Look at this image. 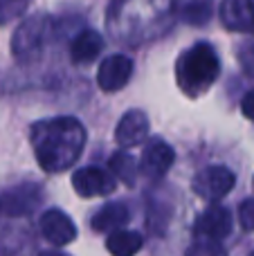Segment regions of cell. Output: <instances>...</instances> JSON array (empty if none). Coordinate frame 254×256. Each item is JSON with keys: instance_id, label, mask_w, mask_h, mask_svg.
Masks as SVG:
<instances>
[{"instance_id": "obj_1", "label": "cell", "mask_w": 254, "mask_h": 256, "mask_svg": "<svg viewBox=\"0 0 254 256\" xmlns=\"http://www.w3.org/2000/svg\"><path fill=\"white\" fill-rule=\"evenodd\" d=\"M30 137L36 160L48 173L68 171L86 148V128L74 117L36 122Z\"/></svg>"}, {"instance_id": "obj_2", "label": "cell", "mask_w": 254, "mask_h": 256, "mask_svg": "<svg viewBox=\"0 0 254 256\" xmlns=\"http://www.w3.org/2000/svg\"><path fill=\"white\" fill-rule=\"evenodd\" d=\"M220 74V58L210 43H196L180 54L176 66V79L187 97H200L212 88Z\"/></svg>"}, {"instance_id": "obj_3", "label": "cell", "mask_w": 254, "mask_h": 256, "mask_svg": "<svg viewBox=\"0 0 254 256\" xmlns=\"http://www.w3.org/2000/svg\"><path fill=\"white\" fill-rule=\"evenodd\" d=\"M48 32H50V18L45 16H34L27 18L12 38V50L14 56L20 61H30L36 54L43 50L45 40H48Z\"/></svg>"}, {"instance_id": "obj_4", "label": "cell", "mask_w": 254, "mask_h": 256, "mask_svg": "<svg viewBox=\"0 0 254 256\" xmlns=\"http://www.w3.org/2000/svg\"><path fill=\"white\" fill-rule=\"evenodd\" d=\"M234 182H236V176L230 171L228 166H220V164H214V166H205L202 171H198L194 176V194L200 196L207 202H218L225 196L232 191Z\"/></svg>"}, {"instance_id": "obj_5", "label": "cell", "mask_w": 254, "mask_h": 256, "mask_svg": "<svg viewBox=\"0 0 254 256\" xmlns=\"http://www.w3.org/2000/svg\"><path fill=\"white\" fill-rule=\"evenodd\" d=\"M117 180L110 171L99 166H84L74 171L72 176V186L81 198H97V196H108L115 191Z\"/></svg>"}, {"instance_id": "obj_6", "label": "cell", "mask_w": 254, "mask_h": 256, "mask_svg": "<svg viewBox=\"0 0 254 256\" xmlns=\"http://www.w3.org/2000/svg\"><path fill=\"white\" fill-rule=\"evenodd\" d=\"M133 76V58L126 54H112L104 58L97 70V84L104 92H117L122 90Z\"/></svg>"}, {"instance_id": "obj_7", "label": "cell", "mask_w": 254, "mask_h": 256, "mask_svg": "<svg viewBox=\"0 0 254 256\" xmlns=\"http://www.w3.org/2000/svg\"><path fill=\"white\" fill-rule=\"evenodd\" d=\"M196 236L205 240H216L220 243V238L230 236L232 232V214L230 209H225L223 204H210L205 212L198 216L196 225H194Z\"/></svg>"}, {"instance_id": "obj_8", "label": "cell", "mask_w": 254, "mask_h": 256, "mask_svg": "<svg viewBox=\"0 0 254 256\" xmlns=\"http://www.w3.org/2000/svg\"><path fill=\"white\" fill-rule=\"evenodd\" d=\"M174 162H176L174 148H171L164 140H153L144 146L142 160H140L138 166L144 176L158 180V178H162L171 166H174Z\"/></svg>"}, {"instance_id": "obj_9", "label": "cell", "mask_w": 254, "mask_h": 256, "mask_svg": "<svg viewBox=\"0 0 254 256\" xmlns=\"http://www.w3.org/2000/svg\"><path fill=\"white\" fill-rule=\"evenodd\" d=\"M40 232L43 236L50 240L52 245L61 248L68 245L76 238V227L72 222V218L68 216L61 209H48V212L40 216Z\"/></svg>"}, {"instance_id": "obj_10", "label": "cell", "mask_w": 254, "mask_h": 256, "mask_svg": "<svg viewBox=\"0 0 254 256\" xmlns=\"http://www.w3.org/2000/svg\"><path fill=\"white\" fill-rule=\"evenodd\" d=\"M220 20L232 32L254 34V0H223Z\"/></svg>"}, {"instance_id": "obj_11", "label": "cell", "mask_w": 254, "mask_h": 256, "mask_svg": "<svg viewBox=\"0 0 254 256\" xmlns=\"http://www.w3.org/2000/svg\"><path fill=\"white\" fill-rule=\"evenodd\" d=\"M146 135H148V117L142 110H128L115 128V140L124 148L138 146L142 140H146Z\"/></svg>"}, {"instance_id": "obj_12", "label": "cell", "mask_w": 254, "mask_h": 256, "mask_svg": "<svg viewBox=\"0 0 254 256\" xmlns=\"http://www.w3.org/2000/svg\"><path fill=\"white\" fill-rule=\"evenodd\" d=\"M40 202V189L34 184H20L16 189L7 191L2 198V207L12 216H20V214H30L36 204Z\"/></svg>"}, {"instance_id": "obj_13", "label": "cell", "mask_w": 254, "mask_h": 256, "mask_svg": "<svg viewBox=\"0 0 254 256\" xmlns=\"http://www.w3.org/2000/svg\"><path fill=\"white\" fill-rule=\"evenodd\" d=\"M128 218L130 212L124 202H108L94 214L90 225H92L94 232H110L112 234V232H120L128 222Z\"/></svg>"}, {"instance_id": "obj_14", "label": "cell", "mask_w": 254, "mask_h": 256, "mask_svg": "<svg viewBox=\"0 0 254 256\" xmlns=\"http://www.w3.org/2000/svg\"><path fill=\"white\" fill-rule=\"evenodd\" d=\"M104 50V38L99 32L94 30H84L79 36H74L70 45V58L74 63H90L102 54Z\"/></svg>"}, {"instance_id": "obj_15", "label": "cell", "mask_w": 254, "mask_h": 256, "mask_svg": "<svg viewBox=\"0 0 254 256\" xmlns=\"http://www.w3.org/2000/svg\"><path fill=\"white\" fill-rule=\"evenodd\" d=\"M142 243H144L142 234L130 230H120L108 236L106 248L112 256H135L142 250Z\"/></svg>"}, {"instance_id": "obj_16", "label": "cell", "mask_w": 254, "mask_h": 256, "mask_svg": "<svg viewBox=\"0 0 254 256\" xmlns=\"http://www.w3.org/2000/svg\"><path fill=\"white\" fill-rule=\"evenodd\" d=\"M108 166H110V173H112L115 180L120 178V180L126 182V184H135L140 166H138V162H135V158L130 153H126V150H117V153H112Z\"/></svg>"}, {"instance_id": "obj_17", "label": "cell", "mask_w": 254, "mask_h": 256, "mask_svg": "<svg viewBox=\"0 0 254 256\" xmlns=\"http://www.w3.org/2000/svg\"><path fill=\"white\" fill-rule=\"evenodd\" d=\"M214 14V0H189L182 9V20L189 25H207Z\"/></svg>"}, {"instance_id": "obj_18", "label": "cell", "mask_w": 254, "mask_h": 256, "mask_svg": "<svg viewBox=\"0 0 254 256\" xmlns=\"http://www.w3.org/2000/svg\"><path fill=\"white\" fill-rule=\"evenodd\" d=\"M27 4L30 0H0V25L14 20V18H20L27 12Z\"/></svg>"}, {"instance_id": "obj_19", "label": "cell", "mask_w": 254, "mask_h": 256, "mask_svg": "<svg viewBox=\"0 0 254 256\" xmlns=\"http://www.w3.org/2000/svg\"><path fill=\"white\" fill-rule=\"evenodd\" d=\"M187 256H228V252H225V248L220 243H216V240L200 238L187 250Z\"/></svg>"}, {"instance_id": "obj_20", "label": "cell", "mask_w": 254, "mask_h": 256, "mask_svg": "<svg viewBox=\"0 0 254 256\" xmlns=\"http://www.w3.org/2000/svg\"><path fill=\"white\" fill-rule=\"evenodd\" d=\"M238 220L246 232H254V198H248L238 207Z\"/></svg>"}, {"instance_id": "obj_21", "label": "cell", "mask_w": 254, "mask_h": 256, "mask_svg": "<svg viewBox=\"0 0 254 256\" xmlns=\"http://www.w3.org/2000/svg\"><path fill=\"white\" fill-rule=\"evenodd\" d=\"M241 110H243V115L248 117V120H252L254 122V90H250V92L243 97V102H241Z\"/></svg>"}, {"instance_id": "obj_22", "label": "cell", "mask_w": 254, "mask_h": 256, "mask_svg": "<svg viewBox=\"0 0 254 256\" xmlns=\"http://www.w3.org/2000/svg\"><path fill=\"white\" fill-rule=\"evenodd\" d=\"M246 52H243V58H250L252 56V61H246V68H248V72L250 74H254V45H246Z\"/></svg>"}, {"instance_id": "obj_23", "label": "cell", "mask_w": 254, "mask_h": 256, "mask_svg": "<svg viewBox=\"0 0 254 256\" xmlns=\"http://www.w3.org/2000/svg\"><path fill=\"white\" fill-rule=\"evenodd\" d=\"M38 256H68V254H63V252H56V250H48V252H40Z\"/></svg>"}, {"instance_id": "obj_24", "label": "cell", "mask_w": 254, "mask_h": 256, "mask_svg": "<svg viewBox=\"0 0 254 256\" xmlns=\"http://www.w3.org/2000/svg\"><path fill=\"white\" fill-rule=\"evenodd\" d=\"M252 256H254V254H252Z\"/></svg>"}]
</instances>
